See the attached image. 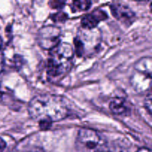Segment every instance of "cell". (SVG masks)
<instances>
[{"label":"cell","instance_id":"obj_1","mask_svg":"<svg viewBox=\"0 0 152 152\" xmlns=\"http://www.w3.org/2000/svg\"><path fill=\"white\" fill-rule=\"evenodd\" d=\"M28 111L31 119L39 122L48 120L59 122L69 115V108L65 98L55 94H39L28 104Z\"/></svg>","mask_w":152,"mask_h":152},{"label":"cell","instance_id":"obj_2","mask_svg":"<svg viewBox=\"0 0 152 152\" xmlns=\"http://www.w3.org/2000/svg\"><path fill=\"white\" fill-rule=\"evenodd\" d=\"M74 50L68 42H59L50 50L46 64L48 80L51 83H58L71 71L73 65Z\"/></svg>","mask_w":152,"mask_h":152},{"label":"cell","instance_id":"obj_3","mask_svg":"<svg viewBox=\"0 0 152 152\" xmlns=\"http://www.w3.org/2000/svg\"><path fill=\"white\" fill-rule=\"evenodd\" d=\"M101 41L102 33L99 28H80L74 40L75 53L79 56H92L99 50Z\"/></svg>","mask_w":152,"mask_h":152},{"label":"cell","instance_id":"obj_4","mask_svg":"<svg viewBox=\"0 0 152 152\" xmlns=\"http://www.w3.org/2000/svg\"><path fill=\"white\" fill-rule=\"evenodd\" d=\"M105 142L96 131L87 128L79 130L76 139L78 152H101L105 149Z\"/></svg>","mask_w":152,"mask_h":152},{"label":"cell","instance_id":"obj_5","mask_svg":"<svg viewBox=\"0 0 152 152\" xmlns=\"http://www.w3.org/2000/svg\"><path fill=\"white\" fill-rule=\"evenodd\" d=\"M61 29L56 25H46L39 29L37 35V42L44 50H50L60 42Z\"/></svg>","mask_w":152,"mask_h":152},{"label":"cell","instance_id":"obj_6","mask_svg":"<svg viewBox=\"0 0 152 152\" xmlns=\"http://www.w3.org/2000/svg\"><path fill=\"white\" fill-rule=\"evenodd\" d=\"M113 16L126 25H132L135 20V13L128 5L122 3H113L110 6Z\"/></svg>","mask_w":152,"mask_h":152},{"label":"cell","instance_id":"obj_7","mask_svg":"<svg viewBox=\"0 0 152 152\" xmlns=\"http://www.w3.org/2000/svg\"><path fill=\"white\" fill-rule=\"evenodd\" d=\"M132 88L138 94L150 91L151 87V76L134 71L130 78Z\"/></svg>","mask_w":152,"mask_h":152},{"label":"cell","instance_id":"obj_8","mask_svg":"<svg viewBox=\"0 0 152 152\" xmlns=\"http://www.w3.org/2000/svg\"><path fill=\"white\" fill-rule=\"evenodd\" d=\"M108 18L106 13L102 10H96L92 13L85 15L81 19L82 28L85 29H94L97 28L100 21Z\"/></svg>","mask_w":152,"mask_h":152},{"label":"cell","instance_id":"obj_9","mask_svg":"<svg viewBox=\"0 0 152 152\" xmlns=\"http://www.w3.org/2000/svg\"><path fill=\"white\" fill-rule=\"evenodd\" d=\"M109 108L111 112L117 115H128L130 112V109L126 104V100L123 98H114L110 102Z\"/></svg>","mask_w":152,"mask_h":152},{"label":"cell","instance_id":"obj_10","mask_svg":"<svg viewBox=\"0 0 152 152\" xmlns=\"http://www.w3.org/2000/svg\"><path fill=\"white\" fill-rule=\"evenodd\" d=\"M134 71L151 76V57H150V56H145V57H142L141 58V59H140L139 60L134 64Z\"/></svg>","mask_w":152,"mask_h":152},{"label":"cell","instance_id":"obj_11","mask_svg":"<svg viewBox=\"0 0 152 152\" xmlns=\"http://www.w3.org/2000/svg\"><path fill=\"white\" fill-rule=\"evenodd\" d=\"M91 1L86 0H80V1H74L72 4V10L74 13L79 11H86L91 7Z\"/></svg>","mask_w":152,"mask_h":152},{"label":"cell","instance_id":"obj_12","mask_svg":"<svg viewBox=\"0 0 152 152\" xmlns=\"http://www.w3.org/2000/svg\"><path fill=\"white\" fill-rule=\"evenodd\" d=\"M151 92H148L147 94L146 98H145V101H144V107L145 108L146 111H148V114L151 115L152 112V105H151Z\"/></svg>","mask_w":152,"mask_h":152},{"label":"cell","instance_id":"obj_13","mask_svg":"<svg viewBox=\"0 0 152 152\" xmlns=\"http://www.w3.org/2000/svg\"><path fill=\"white\" fill-rule=\"evenodd\" d=\"M68 19V15L62 12L56 13L52 16V19L54 22H65Z\"/></svg>","mask_w":152,"mask_h":152},{"label":"cell","instance_id":"obj_14","mask_svg":"<svg viewBox=\"0 0 152 152\" xmlns=\"http://www.w3.org/2000/svg\"><path fill=\"white\" fill-rule=\"evenodd\" d=\"M39 123V126L40 129L42 130H48V129H50L52 126V123L51 122L48 121V120H41V121L38 122Z\"/></svg>","mask_w":152,"mask_h":152},{"label":"cell","instance_id":"obj_15","mask_svg":"<svg viewBox=\"0 0 152 152\" xmlns=\"http://www.w3.org/2000/svg\"><path fill=\"white\" fill-rule=\"evenodd\" d=\"M101 152H129L125 148H112V149H104Z\"/></svg>","mask_w":152,"mask_h":152},{"label":"cell","instance_id":"obj_16","mask_svg":"<svg viewBox=\"0 0 152 152\" xmlns=\"http://www.w3.org/2000/svg\"><path fill=\"white\" fill-rule=\"evenodd\" d=\"M23 152H45V151L42 148L35 146V147H34V148H29V149L26 150V151H25Z\"/></svg>","mask_w":152,"mask_h":152},{"label":"cell","instance_id":"obj_17","mask_svg":"<svg viewBox=\"0 0 152 152\" xmlns=\"http://www.w3.org/2000/svg\"><path fill=\"white\" fill-rule=\"evenodd\" d=\"M4 54L1 53H0V74L2 71L3 68H4Z\"/></svg>","mask_w":152,"mask_h":152},{"label":"cell","instance_id":"obj_18","mask_svg":"<svg viewBox=\"0 0 152 152\" xmlns=\"http://www.w3.org/2000/svg\"><path fill=\"white\" fill-rule=\"evenodd\" d=\"M6 146H7V144H6L5 141H4L2 138L0 137V152L4 151Z\"/></svg>","mask_w":152,"mask_h":152},{"label":"cell","instance_id":"obj_19","mask_svg":"<svg viewBox=\"0 0 152 152\" xmlns=\"http://www.w3.org/2000/svg\"><path fill=\"white\" fill-rule=\"evenodd\" d=\"M137 152H151V150L148 148H145V147H142V148H140L138 149Z\"/></svg>","mask_w":152,"mask_h":152},{"label":"cell","instance_id":"obj_20","mask_svg":"<svg viewBox=\"0 0 152 152\" xmlns=\"http://www.w3.org/2000/svg\"><path fill=\"white\" fill-rule=\"evenodd\" d=\"M2 45H3V40L1 39V37H0V50H1V47H2Z\"/></svg>","mask_w":152,"mask_h":152}]
</instances>
